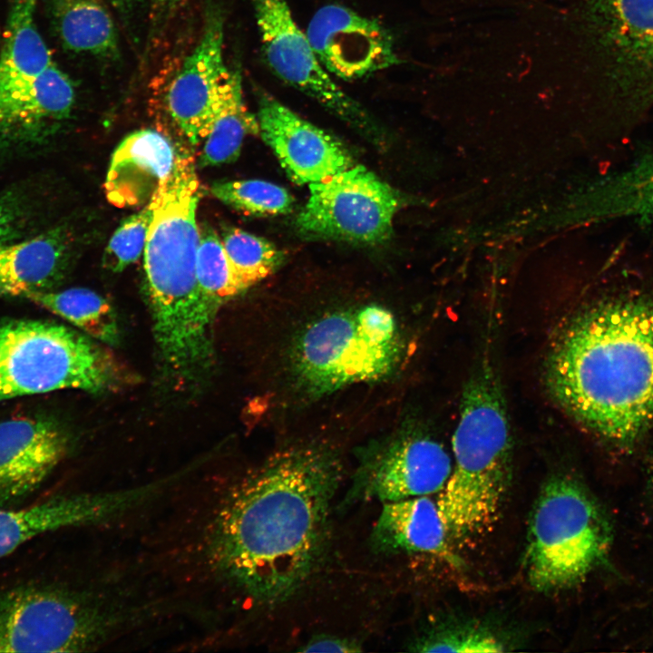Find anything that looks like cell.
<instances>
[{"instance_id": "obj_14", "label": "cell", "mask_w": 653, "mask_h": 653, "mask_svg": "<svg viewBox=\"0 0 653 653\" xmlns=\"http://www.w3.org/2000/svg\"><path fill=\"white\" fill-rule=\"evenodd\" d=\"M306 34L324 68L344 81L364 79L399 63L391 33L378 21L340 5L319 8Z\"/></svg>"}, {"instance_id": "obj_6", "label": "cell", "mask_w": 653, "mask_h": 653, "mask_svg": "<svg viewBox=\"0 0 653 653\" xmlns=\"http://www.w3.org/2000/svg\"><path fill=\"white\" fill-rule=\"evenodd\" d=\"M613 527L601 504L577 479L555 474L541 487L527 531L524 572L538 592L571 588L608 559Z\"/></svg>"}, {"instance_id": "obj_15", "label": "cell", "mask_w": 653, "mask_h": 653, "mask_svg": "<svg viewBox=\"0 0 653 653\" xmlns=\"http://www.w3.org/2000/svg\"><path fill=\"white\" fill-rule=\"evenodd\" d=\"M223 18L218 9L207 14L203 32L193 50L171 78L163 103L167 114L190 145L208 135L220 86L229 67L223 54Z\"/></svg>"}, {"instance_id": "obj_13", "label": "cell", "mask_w": 653, "mask_h": 653, "mask_svg": "<svg viewBox=\"0 0 653 653\" xmlns=\"http://www.w3.org/2000/svg\"><path fill=\"white\" fill-rule=\"evenodd\" d=\"M589 26L609 60L617 106L639 112L653 101V0H584Z\"/></svg>"}, {"instance_id": "obj_23", "label": "cell", "mask_w": 653, "mask_h": 653, "mask_svg": "<svg viewBox=\"0 0 653 653\" xmlns=\"http://www.w3.org/2000/svg\"><path fill=\"white\" fill-rule=\"evenodd\" d=\"M51 13L65 49L102 57L117 53L115 25L103 0H51Z\"/></svg>"}, {"instance_id": "obj_28", "label": "cell", "mask_w": 653, "mask_h": 653, "mask_svg": "<svg viewBox=\"0 0 653 653\" xmlns=\"http://www.w3.org/2000/svg\"><path fill=\"white\" fill-rule=\"evenodd\" d=\"M210 191L224 204L255 216L286 214L294 207V198L285 188L263 180L218 181Z\"/></svg>"}, {"instance_id": "obj_17", "label": "cell", "mask_w": 653, "mask_h": 653, "mask_svg": "<svg viewBox=\"0 0 653 653\" xmlns=\"http://www.w3.org/2000/svg\"><path fill=\"white\" fill-rule=\"evenodd\" d=\"M67 449L64 431L49 418L20 416L0 422V508L35 492Z\"/></svg>"}, {"instance_id": "obj_34", "label": "cell", "mask_w": 653, "mask_h": 653, "mask_svg": "<svg viewBox=\"0 0 653 653\" xmlns=\"http://www.w3.org/2000/svg\"><path fill=\"white\" fill-rule=\"evenodd\" d=\"M648 490L650 493L651 499L653 500V463L648 470Z\"/></svg>"}, {"instance_id": "obj_11", "label": "cell", "mask_w": 653, "mask_h": 653, "mask_svg": "<svg viewBox=\"0 0 653 653\" xmlns=\"http://www.w3.org/2000/svg\"><path fill=\"white\" fill-rule=\"evenodd\" d=\"M251 2L263 54L271 72L372 141L379 142L383 137L377 122L321 64L287 1Z\"/></svg>"}, {"instance_id": "obj_30", "label": "cell", "mask_w": 653, "mask_h": 653, "mask_svg": "<svg viewBox=\"0 0 653 653\" xmlns=\"http://www.w3.org/2000/svg\"><path fill=\"white\" fill-rule=\"evenodd\" d=\"M150 203L120 224L110 239L102 256V265L112 272H121L142 254L152 220Z\"/></svg>"}, {"instance_id": "obj_8", "label": "cell", "mask_w": 653, "mask_h": 653, "mask_svg": "<svg viewBox=\"0 0 653 653\" xmlns=\"http://www.w3.org/2000/svg\"><path fill=\"white\" fill-rule=\"evenodd\" d=\"M121 377L109 352L72 328L29 319L0 323V402L61 389L104 392Z\"/></svg>"}, {"instance_id": "obj_31", "label": "cell", "mask_w": 653, "mask_h": 653, "mask_svg": "<svg viewBox=\"0 0 653 653\" xmlns=\"http://www.w3.org/2000/svg\"><path fill=\"white\" fill-rule=\"evenodd\" d=\"M36 189L15 186L0 191V244L33 235L39 219Z\"/></svg>"}, {"instance_id": "obj_29", "label": "cell", "mask_w": 653, "mask_h": 653, "mask_svg": "<svg viewBox=\"0 0 653 653\" xmlns=\"http://www.w3.org/2000/svg\"><path fill=\"white\" fill-rule=\"evenodd\" d=\"M506 643L486 627L461 624L425 633L412 644L416 652H500Z\"/></svg>"}, {"instance_id": "obj_4", "label": "cell", "mask_w": 653, "mask_h": 653, "mask_svg": "<svg viewBox=\"0 0 653 653\" xmlns=\"http://www.w3.org/2000/svg\"><path fill=\"white\" fill-rule=\"evenodd\" d=\"M452 451V472L435 500L450 542L466 544L497 521L512 475V435L505 396L487 358L463 387Z\"/></svg>"}, {"instance_id": "obj_12", "label": "cell", "mask_w": 653, "mask_h": 653, "mask_svg": "<svg viewBox=\"0 0 653 653\" xmlns=\"http://www.w3.org/2000/svg\"><path fill=\"white\" fill-rule=\"evenodd\" d=\"M452 468L440 441L424 429L406 428L365 450L345 501L384 503L437 494Z\"/></svg>"}, {"instance_id": "obj_1", "label": "cell", "mask_w": 653, "mask_h": 653, "mask_svg": "<svg viewBox=\"0 0 653 653\" xmlns=\"http://www.w3.org/2000/svg\"><path fill=\"white\" fill-rule=\"evenodd\" d=\"M340 479L326 451L293 448L268 457L229 494L217 521L215 553L254 602L278 605L310 580L326 551Z\"/></svg>"}, {"instance_id": "obj_2", "label": "cell", "mask_w": 653, "mask_h": 653, "mask_svg": "<svg viewBox=\"0 0 653 653\" xmlns=\"http://www.w3.org/2000/svg\"><path fill=\"white\" fill-rule=\"evenodd\" d=\"M544 383L575 421L633 447L653 421V299L619 297L576 314L551 343Z\"/></svg>"}, {"instance_id": "obj_3", "label": "cell", "mask_w": 653, "mask_h": 653, "mask_svg": "<svg viewBox=\"0 0 653 653\" xmlns=\"http://www.w3.org/2000/svg\"><path fill=\"white\" fill-rule=\"evenodd\" d=\"M200 198L195 161L190 154L177 152L172 171L149 201L153 214L143 250L160 357L169 377L181 384L197 382L209 370L218 311L196 274Z\"/></svg>"}, {"instance_id": "obj_24", "label": "cell", "mask_w": 653, "mask_h": 653, "mask_svg": "<svg viewBox=\"0 0 653 653\" xmlns=\"http://www.w3.org/2000/svg\"><path fill=\"white\" fill-rule=\"evenodd\" d=\"M595 203L597 218H630L653 227V150L605 179Z\"/></svg>"}, {"instance_id": "obj_19", "label": "cell", "mask_w": 653, "mask_h": 653, "mask_svg": "<svg viewBox=\"0 0 653 653\" xmlns=\"http://www.w3.org/2000/svg\"><path fill=\"white\" fill-rule=\"evenodd\" d=\"M131 493L57 496L19 509H0V559L39 534L62 528L101 522L129 511Z\"/></svg>"}, {"instance_id": "obj_16", "label": "cell", "mask_w": 653, "mask_h": 653, "mask_svg": "<svg viewBox=\"0 0 653 653\" xmlns=\"http://www.w3.org/2000/svg\"><path fill=\"white\" fill-rule=\"evenodd\" d=\"M257 119L263 141L297 184L326 180L356 165L335 136L303 119L278 100L258 93Z\"/></svg>"}, {"instance_id": "obj_32", "label": "cell", "mask_w": 653, "mask_h": 653, "mask_svg": "<svg viewBox=\"0 0 653 653\" xmlns=\"http://www.w3.org/2000/svg\"><path fill=\"white\" fill-rule=\"evenodd\" d=\"M298 652L351 653L362 651L361 644L346 637L333 634H317L304 642Z\"/></svg>"}, {"instance_id": "obj_35", "label": "cell", "mask_w": 653, "mask_h": 653, "mask_svg": "<svg viewBox=\"0 0 653 653\" xmlns=\"http://www.w3.org/2000/svg\"><path fill=\"white\" fill-rule=\"evenodd\" d=\"M160 2L166 4V5H175L180 2L181 0H159Z\"/></svg>"}, {"instance_id": "obj_10", "label": "cell", "mask_w": 653, "mask_h": 653, "mask_svg": "<svg viewBox=\"0 0 653 653\" xmlns=\"http://www.w3.org/2000/svg\"><path fill=\"white\" fill-rule=\"evenodd\" d=\"M308 188L307 202L296 219L303 236L360 245L390 238L399 196L365 166L355 165Z\"/></svg>"}, {"instance_id": "obj_18", "label": "cell", "mask_w": 653, "mask_h": 653, "mask_svg": "<svg viewBox=\"0 0 653 653\" xmlns=\"http://www.w3.org/2000/svg\"><path fill=\"white\" fill-rule=\"evenodd\" d=\"M75 254V236L67 224L0 244V294L26 298L53 290L68 273Z\"/></svg>"}, {"instance_id": "obj_7", "label": "cell", "mask_w": 653, "mask_h": 653, "mask_svg": "<svg viewBox=\"0 0 653 653\" xmlns=\"http://www.w3.org/2000/svg\"><path fill=\"white\" fill-rule=\"evenodd\" d=\"M403 349L399 325L386 307L336 309L301 328L290 351L291 369L305 392L322 395L388 375Z\"/></svg>"}, {"instance_id": "obj_27", "label": "cell", "mask_w": 653, "mask_h": 653, "mask_svg": "<svg viewBox=\"0 0 653 653\" xmlns=\"http://www.w3.org/2000/svg\"><path fill=\"white\" fill-rule=\"evenodd\" d=\"M196 274L201 290L218 309L241 293L220 236L203 223L199 225Z\"/></svg>"}, {"instance_id": "obj_20", "label": "cell", "mask_w": 653, "mask_h": 653, "mask_svg": "<svg viewBox=\"0 0 653 653\" xmlns=\"http://www.w3.org/2000/svg\"><path fill=\"white\" fill-rule=\"evenodd\" d=\"M176 158L171 141L161 132L130 133L111 159L104 182L108 200L119 208L145 206L172 171Z\"/></svg>"}, {"instance_id": "obj_26", "label": "cell", "mask_w": 653, "mask_h": 653, "mask_svg": "<svg viewBox=\"0 0 653 653\" xmlns=\"http://www.w3.org/2000/svg\"><path fill=\"white\" fill-rule=\"evenodd\" d=\"M220 239L241 292L273 274L285 255L272 242L233 226H222Z\"/></svg>"}, {"instance_id": "obj_5", "label": "cell", "mask_w": 653, "mask_h": 653, "mask_svg": "<svg viewBox=\"0 0 653 653\" xmlns=\"http://www.w3.org/2000/svg\"><path fill=\"white\" fill-rule=\"evenodd\" d=\"M38 0H11L0 47V156L42 149L70 118L72 79L36 24Z\"/></svg>"}, {"instance_id": "obj_33", "label": "cell", "mask_w": 653, "mask_h": 653, "mask_svg": "<svg viewBox=\"0 0 653 653\" xmlns=\"http://www.w3.org/2000/svg\"><path fill=\"white\" fill-rule=\"evenodd\" d=\"M139 0H111L112 5L119 9L127 10L135 5Z\"/></svg>"}, {"instance_id": "obj_25", "label": "cell", "mask_w": 653, "mask_h": 653, "mask_svg": "<svg viewBox=\"0 0 653 653\" xmlns=\"http://www.w3.org/2000/svg\"><path fill=\"white\" fill-rule=\"evenodd\" d=\"M26 298L81 328L86 334L108 345H116L120 331L116 315L105 298L83 288L62 291L47 290Z\"/></svg>"}, {"instance_id": "obj_9", "label": "cell", "mask_w": 653, "mask_h": 653, "mask_svg": "<svg viewBox=\"0 0 653 653\" xmlns=\"http://www.w3.org/2000/svg\"><path fill=\"white\" fill-rule=\"evenodd\" d=\"M103 612L65 590L26 586L0 593V652H76L109 630Z\"/></svg>"}, {"instance_id": "obj_22", "label": "cell", "mask_w": 653, "mask_h": 653, "mask_svg": "<svg viewBox=\"0 0 653 653\" xmlns=\"http://www.w3.org/2000/svg\"><path fill=\"white\" fill-rule=\"evenodd\" d=\"M258 132L257 116L249 112L244 101L240 71L229 67L220 86L210 130L203 141L199 166L234 161L246 136Z\"/></svg>"}, {"instance_id": "obj_21", "label": "cell", "mask_w": 653, "mask_h": 653, "mask_svg": "<svg viewBox=\"0 0 653 653\" xmlns=\"http://www.w3.org/2000/svg\"><path fill=\"white\" fill-rule=\"evenodd\" d=\"M370 543L384 556L427 555L455 566L460 561L452 549L436 500L431 495L382 503Z\"/></svg>"}]
</instances>
